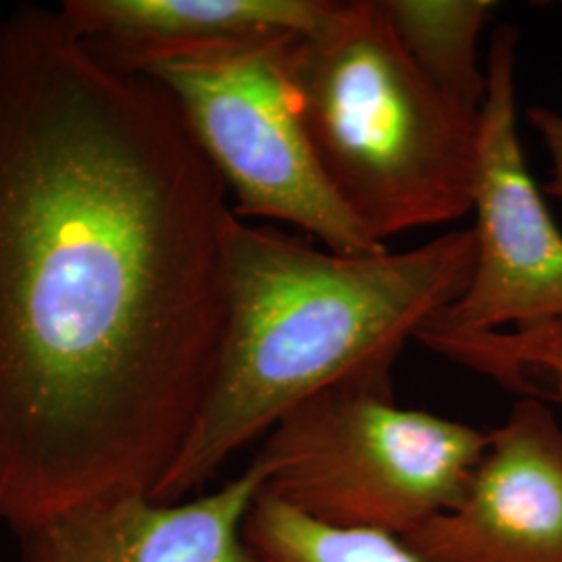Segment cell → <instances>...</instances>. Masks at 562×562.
Here are the masks:
<instances>
[{
	"label": "cell",
	"mask_w": 562,
	"mask_h": 562,
	"mask_svg": "<svg viewBox=\"0 0 562 562\" xmlns=\"http://www.w3.org/2000/svg\"><path fill=\"white\" fill-rule=\"evenodd\" d=\"M519 32L503 25L487 55V92L480 111L473 211L475 265L459 301L425 323L417 340L442 355L459 341L562 325V232L531 178L517 132Z\"/></svg>",
	"instance_id": "obj_6"
},
{
	"label": "cell",
	"mask_w": 562,
	"mask_h": 562,
	"mask_svg": "<svg viewBox=\"0 0 562 562\" xmlns=\"http://www.w3.org/2000/svg\"><path fill=\"white\" fill-rule=\"evenodd\" d=\"M302 34H269L162 55L142 67L176 99L244 222L290 223L348 257L382 255L323 173L302 120Z\"/></svg>",
	"instance_id": "obj_5"
},
{
	"label": "cell",
	"mask_w": 562,
	"mask_h": 562,
	"mask_svg": "<svg viewBox=\"0 0 562 562\" xmlns=\"http://www.w3.org/2000/svg\"><path fill=\"white\" fill-rule=\"evenodd\" d=\"M334 0H65L60 13L106 59L140 71L162 55L269 34H315Z\"/></svg>",
	"instance_id": "obj_9"
},
{
	"label": "cell",
	"mask_w": 562,
	"mask_h": 562,
	"mask_svg": "<svg viewBox=\"0 0 562 562\" xmlns=\"http://www.w3.org/2000/svg\"><path fill=\"white\" fill-rule=\"evenodd\" d=\"M229 194L176 99L60 9L0 21V521L153 498L211 390Z\"/></svg>",
	"instance_id": "obj_1"
},
{
	"label": "cell",
	"mask_w": 562,
	"mask_h": 562,
	"mask_svg": "<svg viewBox=\"0 0 562 562\" xmlns=\"http://www.w3.org/2000/svg\"><path fill=\"white\" fill-rule=\"evenodd\" d=\"M408 57L450 101L482 111L487 76L477 63V41L492 18L490 0H382Z\"/></svg>",
	"instance_id": "obj_10"
},
{
	"label": "cell",
	"mask_w": 562,
	"mask_h": 562,
	"mask_svg": "<svg viewBox=\"0 0 562 562\" xmlns=\"http://www.w3.org/2000/svg\"><path fill=\"white\" fill-rule=\"evenodd\" d=\"M267 482L261 462L180 503L115 492L13 529L20 562H257L241 525Z\"/></svg>",
	"instance_id": "obj_8"
},
{
	"label": "cell",
	"mask_w": 562,
	"mask_h": 562,
	"mask_svg": "<svg viewBox=\"0 0 562 562\" xmlns=\"http://www.w3.org/2000/svg\"><path fill=\"white\" fill-rule=\"evenodd\" d=\"M527 120L540 134L550 155V178L546 181V192L562 201V113L548 106H529Z\"/></svg>",
	"instance_id": "obj_13"
},
{
	"label": "cell",
	"mask_w": 562,
	"mask_h": 562,
	"mask_svg": "<svg viewBox=\"0 0 562 562\" xmlns=\"http://www.w3.org/2000/svg\"><path fill=\"white\" fill-rule=\"evenodd\" d=\"M294 78L323 173L371 240L473 211L480 113L423 76L382 0L334 2L301 36Z\"/></svg>",
	"instance_id": "obj_3"
},
{
	"label": "cell",
	"mask_w": 562,
	"mask_h": 562,
	"mask_svg": "<svg viewBox=\"0 0 562 562\" xmlns=\"http://www.w3.org/2000/svg\"><path fill=\"white\" fill-rule=\"evenodd\" d=\"M402 542L422 562H562V427L546 401L517 402L461 503Z\"/></svg>",
	"instance_id": "obj_7"
},
{
	"label": "cell",
	"mask_w": 562,
	"mask_h": 562,
	"mask_svg": "<svg viewBox=\"0 0 562 562\" xmlns=\"http://www.w3.org/2000/svg\"><path fill=\"white\" fill-rule=\"evenodd\" d=\"M487 431L401 408L390 378L322 390L267 434L265 490L308 521L404 540L461 503Z\"/></svg>",
	"instance_id": "obj_4"
},
{
	"label": "cell",
	"mask_w": 562,
	"mask_h": 562,
	"mask_svg": "<svg viewBox=\"0 0 562 562\" xmlns=\"http://www.w3.org/2000/svg\"><path fill=\"white\" fill-rule=\"evenodd\" d=\"M508 348L515 362L531 373L540 369L554 380V401L562 402V325L538 331L508 334Z\"/></svg>",
	"instance_id": "obj_12"
},
{
	"label": "cell",
	"mask_w": 562,
	"mask_h": 562,
	"mask_svg": "<svg viewBox=\"0 0 562 562\" xmlns=\"http://www.w3.org/2000/svg\"><path fill=\"white\" fill-rule=\"evenodd\" d=\"M225 331L194 429L153 494L180 503L294 406L338 383L390 378L406 340L467 290L475 232L371 257L317 248L232 215Z\"/></svg>",
	"instance_id": "obj_2"
},
{
	"label": "cell",
	"mask_w": 562,
	"mask_h": 562,
	"mask_svg": "<svg viewBox=\"0 0 562 562\" xmlns=\"http://www.w3.org/2000/svg\"><path fill=\"white\" fill-rule=\"evenodd\" d=\"M241 536L257 562H422L401 538L323 527L265 487L244 519Z\"/></svg>",
	"instance_id": "obj_11"
}]
</instances>
